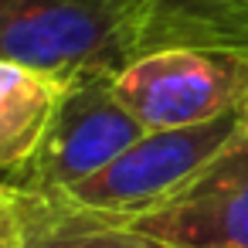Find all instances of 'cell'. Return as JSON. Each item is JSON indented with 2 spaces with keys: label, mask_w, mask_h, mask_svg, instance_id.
<instances>
[{
  "label": "cell",
  "mask_w": 248,
  "mask_h": 248,
  "mask_svg": "<svg viewBox=\"0 0 248 248\" xmlns=\"http://www.w3.org/2000/svg\"><path fill=\"white\" fill-rule=\"evenodd\" d=\"M245 65L248 58L228 51H150L116 75V92L146 133L197 126L241 106Z\"/></svg>",
  "instance_id": "cell-4"
},
{
  "label": "cell",
  "mask_w": 248,
  "mask_h": 248,
  "mask_svg": "<svg viewBox=\"0 0 248 248\" xmlns=\"http://www.w3.org/2000/svg\"><path fill=\"white\" fill-rule=\"evenodd\" d=\"M65 82L0 58V180H17L38 156Z\"/></svg>",
  "instance_id": "cell-7"
},
{
  "label": "cell",
  "mask_w": 248,
  "mask_h": 248,
  "mask_svg": "<svg viewBox=\"0 0 248 248\" xmlns=\"http://www.w3.org/2000/svg\"><path fill=\"white\" fill-rule=\"evenodd\" d=\"M241 112H245V126H248V65H245V99H241Z\"/></svg>",
  "instance_id": "cell-10"
},
{
  "label": "cell",
  "mask_w": 248,
  "mask_h": 248,
  "mask_svg": "<svg viewBox=\"0 0 248 248\" xmlns=\"http://www.w3.org/2000/svg\"><path fill=\"white\" fill-rule=\"evenodd\" d=\"M143 55L194 48L248 58V0H133Z\"/></svg>",
  "instance_id": "cell-6"
},
{
  "label": "cell",
  "mask_w": 248,
  "mask_h": 248,
  "mask_svg": "<svg viewBox=\"0 0 248 248\" xmlns=\"http://www.w3.org/2000/svg\"><path fill=\"white\" fill-rule=\"evenodd\" d=\"M0 58L48 72L123 75L143 58L133 0H0Z\"/></svg>",
  "instance_id": "cell-1"
},
{
  "label": "cell",
  "mask_w": 248,
  "mask_h": 248,
  "mask_svg": "<svg viewBox=\"0 0 248 248\" xmlns=\"http://www.w3.org/2000/svg\"><path fill=\"white\" fill-rule=\"evenodd\" d=\"M143 133L146 126L119 99L112 75L68 78L38 156L11 184L31 194L58 197L109 167Z\"/></svg>",
  "instance_id": "cell-3"
},
{
  "label": "cell",
  "mask_w": 248,
  "mask_h": 248,
  "mask_svg": "<svg viewBox=\"0 0 248 248\" xmlns=\"http://www.w3.org/2000/svg\"><path fill=\"white\" fill-rule=\"evenodd\" d=\"M24 238H28L24 194L21 187L0 180V248H21Z\"/></svg>",
  "instance_id": "cell-9"
},
{
  "label": "cell",
  "mask_w": 248,
  "mask_h": 248,
  "mask_svg": "<svg viewBox=\"0 0 248 248\" xmlns=\"http://www.w3.org/2000/svg\"><path fill=\"white\" fill-rule=\"evenodd\" d=\"M245 133L248 126L241 106L197 126L150 129L133 146H126L109 167H102L99 173H92L89 180L75 184L58 197L119 221L143 217L170 204L180 190H187Z\"/></svg>",
  "instance_id": "cell-2"
},
{
  "label": "cell",
  "mask_w": 248,
  "mask_h": 248,
  "mask_svg": "<svg viewBox=\"0 0 248 248\" xmlns=\"http://www.w3.org/2000/svg\"><path fill=\"white\" fill-rule=\"evenodd\" d=\"M126 224L173 248H248V133L170 204Z\"/></svg>",
  "instance_id": "cell-5"
},
{
  "label": "cell",
  "mask_w": 248,
  "mask_h": 248,
  "mask_svg": "<svg viewBox=\"0 0 248 248\" xmlns=\"http://www.w3.org/2000/svg\"><path fill=\"white\" fill-rule=\"evenodd\" d=\"M24 194L28 238L21 248H173L150 234L133 231L126 221L75 207L51 194Z\"/></svg>",
  "instance_id": "cell-8"
}]
</instances>
